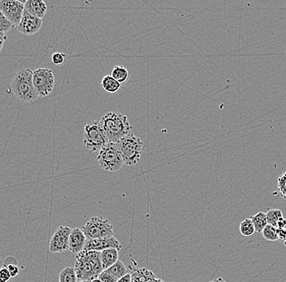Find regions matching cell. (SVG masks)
Masks as SVG:
<instances>
[{"label":"cell","mask_w":286,"mask_h":282,"mask_svg":"<svg viewBox=\"0 0 286 282\" xmlns=\"http://www.w3.org/2000/svg\"><path fill=\"white\" fill-rule=\"evenodd\" d=\"M77 279L81 281H92L99 278L104 271L102 264L101 252L95 251H83L76 255L74 264Z\"/></svg>","instance_id":"1"},{"label":"cell","mask_w":286,"mask_h":282,"mask_svg":"<svg viewBox=\"0 0 286 282\" xmlns=\"http://www.w3.org/2000/svg\"><path fill=\"white\" fill-rule=\"evenodd\" d=\"M11 90L23 103H32L39 99L34 88L33 71L30 68L20 69L14 75L11 79Z\"/></svg>","instance_id":"2"},{"label":"cell","mask_w":286,"mask_h":282,"mask_svg":"<svg viewBox=\"0 0 286 282\" xmlns=\"http://www.w3.org/2000/svg\"><path fill=\"white\" fill-rule=\"evenodd\" d=\"M101 122L109 142L114 143L130 134L133 129L126 115L119 113L109 112L103 116Z\"/></svg>","instance_id":"3"},{"label":"cell","mask_w":286,"mask_h":282,"mask_svg":"<svg viewBox=\"0 0 286 282\" xmlns=\"http://www.w3.org/2000/svg\"><path fill=\"white\" fill-rule=\"evenodd\" d=\"M124 165L133 166L137 165L142 157L144 142L133 133L115 142Z\"/></svg>","instance_id":"4"},{"label":"cell","mask_w":286,"mask_h":282,"mask_svg":"<svg viewBox=\"0 0 286 282\" xmlns=\"http://www.w3.org/2000/svg\"><path fill=\"white\" fill-rule=\"evenodd\" d=\"M109 142L101 120L89 122L84 128L83 143L91 152L100 151Z\"/></svg>","instance_id":"5"},{"label":"cell","mask_w":286,"mask_h":282,"mask_svg":"<svg viewBox=\"0 0 286 282\" xmlns=\"http://www.w3.org/2000/svg\"><path fill=\"white\" fill-rule=\"evenodd\" d=\"M97 161L103 169L108 171H117L124 165L119 150L114 142H109L99 151Z\"/></svg>","instance_id":"6"},{"label":"cell","mask_w":286,"mask_h":282,"mask_svg":"<svg viewBox=\"0 0 286 282\" xmlns=\"http://www.w3.org/2000/svg\"><path fill=\"white\" fill-rule=\"evenodd\" d=\"M81 228L87 239L113 237L114 234L113 225L103 217H93Z\"/></svg>","instance_id":"7"},{"label":"cell","mask_w":286,"mask_h":282,"mask_svg":"<svg viewBox=\"0 0 286 282\" xmlns=\"http://www.w3.org/2000/svg\"><path fill=\"white\" fill-rule=\"evenodd\" d=\"M33 81L39 99L48 96L54 90V73L50 68H39L33 71Z\"/></svg>","instance_id":"8"},{"label":"cell","mask_w":286,"mask_h":282,"mask_svg":"<svg viewBox=\"0 0 286 282\" xmlns=\"http://www.w3.org/2000/svg\"><path fill=\"white\" fill-rule=\"evenodd\" d=\"M26 1L21 2L18 0H1L0 11L10 20L14 27H17L22 20L25 12Z\"/></svg>","instance_id":"9"},{"label":"cell","mask_w":286,"mask_h":282,"mask_svg":"<svg viewBox=\"0 0 286 282\" xmlns=\"http://www.w3.org/2000/svg\"><path fill=\"white\" fill-rule=\"evenodd\" d=\"M71 232L72 228L68 226H59L50 242V251L52 253H62L68 250Z\"/></svg>","instance_id":"10"},{"label":"cell","mask_w":286,"mask_h":282,"mask_svg":"<svg viewBox=\"0 0 286 282\" xmlns=\"http://www.w3.org/2000/svg\"><path fill=\"white\" fill-rule=\"evenodd\" d=\"M42 26H43L42 19L33 16L29 11L25 10L22 20L16 29L20 34L30 36L38 33L41 30Z\"/></svg>","instance_id":"11"},{"label":"cell","mask_w":286,"mask_h":282,"mask_svg":"<svg viewBox=\"0 0 286 282\" xmlns=\"http://www.w3.org/2000/svg\"><path fill=\"white\" fill-rule=\"evenodd\" d=\"M117 249L121 250V244L115 237H102L97 239H87L84 251H101L107 249Z\"/></svg>","instance_id":"12"},{"label":"cell","mask_w":286,"mask_h":282,"mask_svg":"<svg viewBox=\"0 0 286 282\" xmlns=\"http://www.w3.org/2000/svg\"><path fill=\"white\" fill-rule=\"evenodd\" d=\"M86 241H87V238L82 228H72L71 234H70L68 250L72 254L77 255L85 250Z\"/></svg>","instance_id":"13"},{"label":"cell","mask_w":286,"mask_h":282,"mask_svg":"<svg viewBox=\"0 0 286 282\" xmlns=\"http://www.w3.org/2000/svg\"><path fill=\"white\" fill-rule=\"evenodd\" d=\"M132 282H165L159 279L156 274L146 268L133 269L131 272Z\"/></svg>","instance_id":"14"},{"label":"cell","mask_w":286,"mask_h":282,"mask_svg":"<svg viewBox=\"0 0 286 282\" xmlns=\"http://www.w3.org/2000/svg\"><path fill=\"white\" fill-rule=\"evenodd\" d=\"M25 10L33 16L43 19L48 11V6L43 0H28L25 4Z\"/></svg>","instance_id":"15"},{"label":"cell","mask_w":286,"mask_h":282,"mask_svg":"<svg viewBox=\"0 0 286 282\" xmlns=\"http://www.w3.org/2000/svg\"><path fill=\"white\" fill-rule=\"evenodd\" d=\"M101 260L104 270H107L119 260V251L117 249H107L101 251Z\"/></svg>","instance_id":"16"},{"label":"cell","mask_w":286,"mask_h":282,"mask_svg":"<svg viewBox=\"0 0 286 282\" xmlns=\"http://www.w3.org/2000/svg\"><path fill=\"white\" fill-rule=\"evenodd\" d=\"M101 86L106 92L115 94L119 91L121 84L114 79L111 75H107L102 80Z\"/></svg>","instance_id":"17"},{"label":"cell","mask_w":286,"mask_h":282,"mask_svg":"<svg viewBox=\"0 0 286 282\" xmlns=\"http://www.w3.org/2000/svg\"><path fill=\"white\" fill-rule=\"evenodd\" d=\"M250 220L252 221L255 226V232L258 233H262L264 228L268 225L266 213L263 212H259L257 214L254 215L250 217Z\"/></svg>","instance_id":"18"},{"label":"cell","mask_w":286,"mask_h":282,"mask_svg":"<svg viewBox=\"0 0 286 282\" xmlns=\"http://www.w3.org/2000/svg\"><path fill=\"white\" fill-rule=\"evenodd\" d=\"M105 271L107 273H110L111 275H113L117 280H119L120 278H124V276H126L128 273L126 267L119 260L115 264H113V266L109 268V269L105 270Z\"/></svg>","instance_id":"19"},{"label":"cell","mask_w":286,"mask_h":282,"mask_svg":"<svg viewBox=\"0 0 286 282\" xmlns=\"http://www.w3.org/2000/svg\"><path fill=\"white\" fill-rule=\"evenodd\" d=\"M111 76L119 83L124 84L128 80L129 72L126 68H124L123 66L116 65L112 71Z\"/></svg>","instance_id":"20"},{"label":"cell","mask_w":286,"mask_h":282,"mask_svg":"<svg viewBox=\"0 0 286 282\" xmlns=\"http://www.w3.org/2000/svg\"><path fill=\"white\" fill-rule=\"evenodd\" d=\"M77 277L74 268L67 267L59 273V282H77Z\"/></svg>","instance_id":"21"},{"label":"cell","mask_w":286,"mask_h":282,"mask_svg":"<svg viewBox=\"0 0 286 282\" xmlns=\"http://www.w3.org/2000/svg\"><path fill=\"white\" fill-rule=\"evenodd\" d=\"M239 230L241 234L245 236V237H250L252 236L255 232V228L252 221L250 218L244 220L243 222H241L240 224V227H239Z\"/></svg>","instance_id":"22"},{"label":"cell","mask_w":286,"mask_h":282,"mask_svg":"<svg viewBox=\"0 0 286 282\" xmlns=\"http://www.w3.org/2000/svg\"><path fill=\"white\" fill-rule=\"evenodd\" d=\"M268 225L277 228V224L283 217V212L280 209H268L266 213Z\"/></svg>","instance_id":"23"},{"label":"cell","mask_w":286,"mask_h":282,"mask_svg":"<svg viewBox=\"0 0 286 282\" xmlns=\"http://www.w3.org/2000/svg\"><path fill=\"white\" fill-rule=\"evenodd\" d=\"M3 267L8 269V271L11 273V278H16V276L20 274V268L15 258L8 257L6 259Z\"/></svg>","instance_id":"24"},{"label":"cell","mask_w":286,"mask_h":282,"mask_svg":"<svg viewBox=\"0 0 286 282\" xmlns=\"http://www.w3.org/2000/svg\"><path fill=\"white\" fill-rule=\"evenodd\" d=\"M263 237L267 240V241H270V242H276L278 241V235H277V228L274 226L268 225V226L264 228V230L262 232Z\"/></svg>","instance_id":"25"},{"label":"cell","mask_w":286,"mask_h":282,"mask_svg":"<svg viewBox=\"0 0 286 282\" xmlns=\"http://www.w3.org/2000/svg\"><path fill=\"white\" fill-rule=\"evenodd\" d=\"M277 187L281 196L286 199V171L282 174L277 180Z\"/></svg>","instance_id":"26"},{"label":"cell","mask_w":286,"mask_h":282,"mask_svg":"<svg viewBox=\"0 0 286 282\" xmlns=\"http://www.w3.org/2000/svg\"><path fill=\"white\" fill-rule=\"evenodd\" d=\"M12 27H14L13 25L10 22V20L0 11V32L6 34Z\"/></svg>","instance_id":"27"},{"label":"cell","mask_w":286,"mask_h":282,"mask_svg":"<svg viewBox=\"0 0 286 282\" xmlns=\"http://www.w3.org/2000/svg\"><path fill=\"white\" fill-rule=\"evenodd\" d=\"M66 59V55L61 52H57L52 56V62L55 65H61L64 63Z\"/></svg>","instance_id":"28"},{"label":"cell","mask_w":286,"mask_h":282,"mask_svg":"<svg viewBox=\"0 0 286 282\" xmlns=\"http://www.w3.org/2000/svg\"><path fill=\"white\" fill-rule=\"evenodd\" d=\"M11 273L8 271V269L2 267L0 270V282H8L11 280Z\"/></svg>","instance_id":"29"},{"label":"cell","mask_w":286,"mask_h":282,"mask_svg":"<svg viewBox=\"0 0 286 282\" xmlns=\"http://www.w3.org/2000/svg\"><path fill=\"white\" fill-rule=\"evenodd\" d=\"M100 280L104 282H117L118 280L116 278H114L113 275H111L110 273H107L106 271H104L99 275V277Z\"/></svg>","instance_id":"30"},{"label":"cell","mask_w":286,"mask_h":282,"mask_svg":"<svg viewBox=\"0 0 286 282\" xmlns=\"http://www.w3.org/2000/svg\"><path fill=\"white\" fill-rule=\"evenodd\" d=\"M277 235L279 240L285 242L286 240V228H277Z\"/></svg>","instance_id":"31"},{"label":"cell","mask_w":286,"mask_h":282,"mask_svg":"<svg viewBox=\"0 0 286 282\" xmlns=\"http://www.w3.org/2000/svg\"><path fill=\"white\" fill-rule=\"evenodd\" d=\"M7 34L2 33V32H0V41H1V45H0V50L2 51V48H3V45H4L5 41L7 40Z\"/></svg>","instance_id":"32"},{"label":"cell","mask_w":286,"mask_h":282,"mask_svg":"<svg viewBox=\"0 0 286 282\" xmlns=\"http://www.w3.org/2000/svg\"><path fill=\"white\" fill-rule=\"evenodd\" d=\"M286 227V219L285 217H282L277 224V228H285Z\"/></svg>","instance_id":"33"},{"label":"cell","mask_w":286,"mask_h":282,"mask_svg":"<svg viewBox=\"0 0 286 282\" xmlns=\"http://www.w3.org/2000/svg\"><path fill=\"white\" fill-rule=\"evenodd\" d=\"M117 282H132L131 273H128L126 276H124V278H120L119 280H118Z\"/></svg>","instance_id":"34"},{"label":"cell","mask_w":286,"mask_h":282,"mask_svg":"<svg viewBox=\"0 0 286 282\" xmlns=\"http://www.w3.org/2000/svg\"><path fill=\"white\" fill-rule=\"evenodd\" d=\"M208 282H227L226 281L224 280L223 278H217V279H214V280L210 281Z\"/></svg>","instance_id":"35"},{"label":"cell","mask_w":286,"mask_h":282,"mask_svg":"<svg viewBox=\"0 0 286 282\" xmlns=\"http://www.w3.org/2000/svg\"><path fill=\"white\" fill-rule=\"evenodd\" d=\"M92 282H104L103 281L100 280L99 278H95L94 280H92Z\"/></svg>","instance_id":"36"},{"label":"cell","mask_w":286,"mask_h":282,"mask_svg":"<svg viewBox=\"0 0 286 282\" xmlns=\"http://www.w3.org/2000/svg\"><path fill=\"white\" fill-rule=\"evenodd\" d=\"M92 282V281H81V282Z\"/></svg>","instance_id":"37"},{"label":"cell","mask_w":286,"mask_h":282,"mask_svg":"<svg viewBox=\"0 0 286 282\" xmlns=\"http://www.w3.org/2000/svg\"><path fill=\"white\" fill-rule=\"evenodd\" d=\"M284 242H285V245H286V241H285Z\"/></svg>","instance_id":"38"}]
</instances>
